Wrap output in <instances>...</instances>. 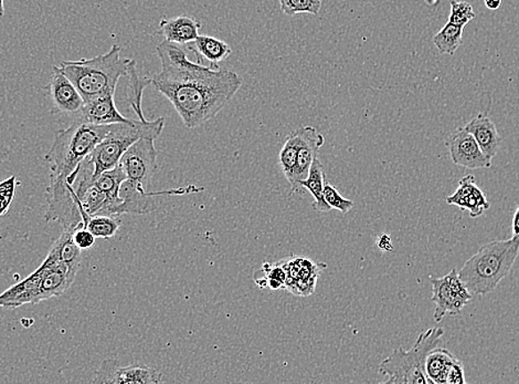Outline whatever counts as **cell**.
Segmentation results:
<instances>
[{
    "label": "cell",
    "instance_id": "cell-36",
    "mask_svg": "<svg viewBox=\"0 0 519 384\" xmlns=\"http://www.w3.org/2000/svg\"><path fill=\"white\" fill-rule=\"evenodd\" d=\"M4 16V0H0V20Z\"/></svg>",
    "mask_w": 519,
    "mask_h": 384
},
{
    "label": "cell",
    "instance_id": "cell-6",
    "mask_svg": "<svg viewBox=\"0 0 519 384\" xmlns=\"http://www.w3.org/2000/svg\"><path fill=\"white\" fill-rule=\"evenodd\" d=\"M165 118L160 117L153 121L132 120L128 123H116L108 135L95 146L87 161L93 167V176L112 170L135 142L143 139H158L164 130Z\"/></svg>",
    "mask_w": 519,
    "mask_h": 384
},
{
    "label": "cell",
    "instance_id": "cell-11",
    "mask_svg": "<svg viewBox=\"0 0 519 384\" xmlns=\"http://www.w3.org/2000/svg\"><path fill=\"white\" fill-rule=\"evenodd\" d=\"M280 263L287 273V290L302 297L314 294L320 273L328 267L326 264L303 257L283 259Z\"/></svg>",
    "mask_w": 519,
    "mask_h": 384
},
{
    "label": "cell",
    "instance_id": "cell-32",
    "mask_svg": "<svg viewBox=\"0 0 519 384\" xmlns=\"http://www.w3.org/2000/svg\"><path fill=\"white\" fill-rule=\"evenodd\" d=\"M96 237L84 226H79L73 231V241L81 250L89 249L95 244Z\"/></svg>",
    "mask_w": 519,
    "mask_h": 384
},
{
    "label": "cell",
    "instance_id": "cell-7",
    "mask_svg": "<svg viewBox=\"0 0 519 384\" xmlns=\"http://www.w3.org/2000/svg\"><path fill=\"white\" fill-rule=\"evenodd\" d=\"M444 336L442 328H430L421 333L410 350L398 348L380 364L378 372L387 376L385 384H429L426 373V360L429 352L440 344Z\"/></svg>",
    "mask_w": 519,
    "mask_h": 384
},
{
    "label": "cell",
    "instance_id": "cell-33",
    "mask_svg": "<svg viewBox=\"0 0 519 384\" xmlns=\"http://www.w3.org/2000/svg\"><path fill=\"white\" fill-rule=\"evenodd\" d=\"M378 245L379 249L384 251H392L393 249V246L392 244V239L387 234L381 235L378 239Z\"/></svg>",
    "mask_w": 519,
    "mask_h": 384
},
{
    "label": "cell",
    "instance_id": "cell-30",
    "mask_svg": "<svg viewBox=\"0 0 519 384\" xmlns=\"http://www.w3.org/2000/svg\"><path fill=\"white\" fill-rule=\"evenodd\" d=\"M17 186L16 176H11L0 182V218L9 212L15 198Z\"/></svg>",
    "mask_w": 519,
    "mask_h": 384
},
{
    "label": "cell",
    "instance_id": "cell-18",
    "mask_svg": "<svg viewBox=\"0 0 519 384\" xmlns=\"http://www.w3.org/2000/svg\"><path fill=\"white\" fill-rule=\"evenodd\" d=\"M464 129L474 136L482 152L491 161L498 154L502 142L494 122L486 114L481 113L468 122Z\"/></svg>",
    "mask_w": 519,
    "mask_h": 384
},
{
    "label": "cell",
    "instance_id": "cell-31",
    "mask_svg": "<svg viewBox=\"0 0 519 384\" xmlns=\"http://www.w3.org/2000/svg\"><path fill=\"white\" fill-rule=\"evenodd\" d=\"M466 378H464V367L460 360L454 359L445 370L442 378V384H464Z\"/></svg>",
    "mask_w": 519,
    "mask_h": 384
},
{
    "label": "cell",
    "instance_id": "cell-28",
    "mask_svg": "<svg viewBox=\"0 0 519 384\" xmlns=\"http://www.w3.org/2000/svg\"><path fill=\"white\" fill-rule=\"evenodd\" d=\"M450 4H451V12H450L449 22L451 24L466 27L476 17L474 9L470 3L451 0Z\"/></svg>",
    "mask_w": 519,
    "mask_h": 384
},
{
    "label": "cell",
    "instance_id": "cell-17",
    "mask_svg": "<svg viewBox=\"0 0 519 384\" xmlns=\"http://www.w3.org/2000/svg\"><path fill=\"white\" fill-rule=\"evenodd\" d=\"M201 22L191 16H178L162 20L159 22L158 34L165 37L169 43L186 45L199 38Z\"/></svg>",
    "mask_w": 519,
    "mask_h": 384
},
{
    "label": "cell",
    "instance_id": "cell-10",
    "mask_svg": "<svg viewBox=\"0 0 519 384\" xmlns=\"http://www.w3.org/2000/svg\"><path fill=\"white\" fill-rule=\"evenodd\" d=\"M93 383L156 384L164 382L163 374L145 364L122 367L116 359H105L96 370Z\"/></svg>",
    "mask_w": 519,
    "mask_h": 384
},
{
    "label": "cell",
    "instance_id": "cell-22",
    "mask_svg": "<svg viewBox=\"0 0 519 384\" xmlns=\"http://www.w3.org/2000/svg\"><path fill=\"white\" fill-rule=\"evenodd\" d=\"M457 356L447 349H433L426 355V373L429 383L442 384L445 370Z\"/></svg>",
    "mask_w": 519,
    "mask_h": 384
},
{
    "label": "cell",
    "instance_id": "cell-26",
    "mask_svg": "<svg viewBox=\"0 0 519 384\" xmlns=\"http://www.w3.org/2000/svg\"><path fill=\"white\" fill-rule=\"evenodd\" d=\"M298 143H300V135H298V130H296L288 135L286 143L279 154L280 167L289 184H292L294 171H296Z\"/></svg>",
    "mask_w": 519,
    "mask_h": 384
},
{
    "label": "cell",
    "instance_id": "cell-24",
    "mask_svg": "<svg viewBox=\"0 0 519 384\" xmlns=\"http://www.w3.org/2000/svg\"><path fill=\"white\" fill-rule=\"evenodd\" d=\"M464 27L447 22V25L434 37L436 49L442 54L453 56L461 47Z\"/></svg>",
    "mask_w": 519,
    "mask_h": 384
},
{
    "label": "cell",
    "instance_id": "cell-20",
    "mask_svg": "<svg viewBox=\"0 0 519 384\" xmlns=\"http://www.w3.org/2000/svg\"><path fill=\"white\" fill-rule=\"evenodd\" d=\"M324 183L325 176L323 164H321L320 159L316 158L313 164H312L309 176H307L306 180L301 182V186L313 195V198L315 199L313 208L316 212L320 213H328L332 210V208L326 203L324 199Z\"/></svg>",
    "mask_w": 519,
    "mask_h": 384
},
{
    "label": "cell",
    "instance_id": "cell-27",
    "mask_svg": "<svg viewBox=\"0 0 519 384\" xmlns=\"http://www.w3.org/2000/svg\"><path fill=\"white\" fill-rule=\"evenodd\" d=\"M280 7L287 16H296L298 13L319 15L321 0H278Z\"/></svg>",
    "mask_w": 519,
    "mask_h": 384
},
{
    "label": "cell",
    "instance_id": "cell-21",
    "mask_svg": "<svg viewBox=\"0 0 519 384\" xmlns=\"http://www.w3.org/2000/svg\"><path fill=\"white\" fill-rule=\"evenodd\" d=\"M126 98L127 102L130 103L131 108L141 121H146L143 110H142V102H143V94L147 86L151 85V79L149 78H142L136 69V61L133 63L128 71Z\"/></svg>",
    "mask_w": 519,
    "mask_h": 384
},
{
    "label": "cell",
    "instance_id": "cell-12",
    "mask_svg": "<svg viewBox=\"0 0 519 384\" xmlns=\"http://www.w3.org/2000/svg\"><path fill=\"white\" fill-rule=\"evenodd\" d=\"M297 130L300 143H298L296 167L291 187L293 193L303 195L304 189L301 186V182L309 176L312 164L318 158L319 151L325 143V138L313 127H303Z\"/></svg>",
    "mask_w": 519,
    "mask_h": 384
},
{
    "label": "cell",
    "instance_id": "cell-16",
    "mask_svg": "<svg viewBox=\"0 0 519 384\" xmlns=\"http://www.w3.org/2000/svg\"><path fill=\"white\" fill-rule=\"evenodd\" d=\"M447 204L468 210L473 218L482 217L491 208V203L483 191L475 184V177L472 175L461 178L458 190L447 199Z\"/></svg>",
    "mask_w": 519,
    "mask_h": 384
},
{
    "label": "cell",
    "instance_id": "cell-34",
    "mask_svg": "<svg viewBox=\"0 0 519 384\" xmlns=\"http://www.w3.org/2000/svg\"><path fill=\"white\" fill-rule=\"evenodd\" d=\"M513 237H519V205L513 217Z\"/></svg>",
    "mask_w": 519,
    "mask_h": 384
},
{
    "label": "cell",
    "instance_id": "cell-13",
    "mask_svg": "<svg viewBox=\"0 0 519 384\" xmlns=\"http://www.w3.org/2000/svg\"><path fill=\"white\" fill-rule=\"evenodd\" d=\"M114 95L116 93H108L85 102L84 107L79 111L70 116L72 123L109 126L116 125V123L132 122V118L122 116L121 112L118 111Z\"/></svg>",
    "mask_w": 519,
    "mask_h": 384
},
{
    "label": "cell",
    "instance_id": "cell-5",
    "mask_svg": "<svg viewBox=\"0 0 519 384\" xmlns=\"http://www.w3.org/2000/svg\"><path fill=\"white\" fill-rule=\"evenodd\" d=\"M519 254V237L491 241L463 265L458 276L473 296H485L511 273Z\"/></svg>",
    "mask_w": 519,
    "mask_h": 384
},
{
    "label": "cell",
    "instance_id": "cell-8",
    "mask_svg": "<svg viewBox=\"0 0 519 384\" xmlns=\"http://www.w3.org/2000/svg\"><path fill=\"white\" fill-rule=\"evenodd\" d=\"M433 297L435 304L434 318L436 323L442 322L447 315H456L473 299V294L458 276L457 268L441 278H431Z\"/></svg>",
    "mask_w": 519,
    "mask_h": 384
},
{
    "label": "cell",
    "instance_id": "cell-3",
    "mask_svg": "<svg viewBox=\"0 0 519 384\" xmlns=\"http://www.w3.org/2000/svg\"><path fill=\"white\" fill-rule=\"evenodd\" d=\"M79 267L61 262L53 249L36 271L0 294V308L17 309L38 305L70 290Z\"/></svg>",
    "mask_w": 519,
    "mask_h": 384
},
{
    "label": "cell",
    "instance_id": "cell-35",
    "mask_svg": "<svg viewBox=\"0 0 519 384\" xmlns=\"http://www.w3.org/2000/svg\"><path fill=\"white\" fill-rule=\"evenodd\" d=\"M484 4L490 11H498L499 8L502 7L503 0H484Z\"/></svg>",
    "mask_w": 519,
    "mask_h": 384
},
{
    "label": "cell",
    "instance_id": "cell-29",
    "mask_svg": "<svg viewBox=\"0 0 519 384\" xmlns=\"http://www.w3.org/2000/svg\"><path fill=\"white\" fill-rule=\"evenodd\" d=\"M324 199L326 203L329 205L332 209H337L342 214L345 215L353 208V202L351 200L344 198L339 192L337 190V187H334L332 184H329L328 180L325 178L324 183Z\"/></svg>",
    "mask_w": 519,
    "mask_h": 384
},
{
    "label": "cell",
    "instance_id": "cell-14",
    "mask_svg": "<svg viewBox=\"0 0 519 384\" xmlns=\"http://www.w3.org/2000/svg\"><path fill=\"white\" fill-rule=\"evenodd\" d=\"M450 157L456 166L477 170V168H489L491 161L482 152L474 136L463 127L458 129L447 142Z\"/></svg>",
    "mask_w": 519,
    "mask_h": 384
},
{
    "label": "cell",
    "instance_id": "cell-15",
    "mask_svg": "<svg viewBox=\"0 0 519 384\" xmlns=\"http://www.w3.org/2000/svg\"><path fill=\"white\" fill-rule=\"evenodd\" d=\"M48 90L53 114L63 113L72 116L84 107L85 102L79 90L57 66L53 68Z\"/></svg>",
    "mask_w": 519,
    "mask_h": 384
},
{
    "label": "cell",
    "instance_id": "cell-9",
    "mask_svg": "<svg viewBox=\"0 0 519 384\" xmlns=\"http://www.w3.org/2000/svg\"><path fill=\"white\" fill-rule=\"evenodd\" d=\"M158 152L155 140L143 138L124 153L118 166L126 175V180L149 191L151 180L158 170Z\"/></svg>",
    "mask_w": 519,
    "mask_h": 384
},
{
    "label": "cell",
    "instance_id": "cell-19",
    "mask_svg": "<svg viewBox=\"0 0 519 384\" xmlns=\"http://www.w3.org/2000/svg\"><path fill=\"white\" fill-rule=\"evenodd\" d=\"M194 50L197 56L209 61L211 66H218L220 62L227 61L231 56L232 48L226 41L215 37L199 35L194 41Z\"/></svg>",
    "mask_w": 519,
    "mask_h": 384
},
{
    "label": "cell",
    "instance_id": "cell-23",
    "mask_svg": "<svg viewBox=\"0 0 519 384\" xmlns=\"http://www.w3.org/2000/svg\"><path fill=\"white\" fill-rule=\"evenodd\" d=\"M255 282L261 290L264 288L271 290H287V273L281 263H264V267L255 274Z\"/></svg>",
    "mask_w": 519,
    "mask_h": 384
},
{
    "label": "cell",
    "instance_id": "cell-1",
    "mask_svg": "<svg viewBox=\"0 0 519 384\" xmlns=\"http://www.w3.org/2000/svg\"><path fill=\"white\" fill-rule=\"evenodd\" d=\"M156 53L162 71L151 79V85L171 102L188 129L217 117L243 85L236 72L192 62L181 45L165 40Z\"/></svg>",
    "mask_w": 519,
    "mask_h": 384
},
{
    "label": "cell",
    "instance_id": "cell-25",
    "mask_svg": "<svg viewBox=\"0 0 519 384\" xmlns=\"http://www.w3.org/2000/svg\"><path fill=\"white\" fill-rule=\"evenodd\" d=\"M82 226L89 230L96 239L109 240L117 235L119 227L122 226L121 219L114 217H87L82 221Z\"/></svg>",
    "mask_w": 519,
    "mask_h": 384
},
{
    "label": "cell",
    "instance_id": "cell-4",
    "mask_svg": "<svg viewBox=\"0 0 519 384\" xmlns=\"http://www.w3.org/2000/svg\"><path fill=\"white\" fill-rule=\"evenodd\" d=\"M121 47L113 45L108 53L91 59L62 61L60 69L79 90L85 102L101 94L116 93L119 79L128 75L134 59L121 58Z\"/></svg>",
    "mask_w": 519,
    "mask_h": 384
},
{
    "label": "cell",
    "instance_id": "cell-2",
    "mask_svg": "<svg viewBox=\"0 0 519 384\" xmlns=\"http://www.w3.org/2000/svg\"><path fill=\"white\" fill-rule=\"evenodd\" d=\"M112 127L71 123L67 129L57 132L52 148L45 155L50 170V183L45 191V221L57 222L64 231H73L81 225L80 210L69 189L68 180Z\"/></svg>",
    "mask_w": 519,
    "mask_h": 384
}]
</instances>
